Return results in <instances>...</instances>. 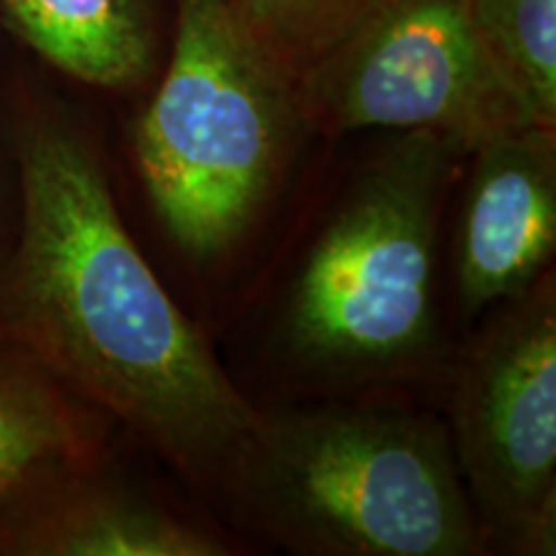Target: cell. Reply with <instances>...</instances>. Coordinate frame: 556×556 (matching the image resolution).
<instances>
[{
  "instance_id": "52a82bcc",
  "label": "cell",
  "mask_w": 556,
  "mask_h": 556,
  "mask_svg": "<svg viewBox=\"0 0 556 556\" xmlns=\"http://www.w3.org/2000/svg\"><path fill=\"white\" fill-rule=\"evenodd\" d=\"M458 229V291L469 312L531 289L556 248L554 129L520 124L475 150Z\"/></svg>"
},
{
  "instance_id": "3957f363",
  "label": "cell",
  "mask_w": 556,
  "mask_h": 556,
  "mask_svg": "<svg viewBox=\"0 0 556 556\" xmlns=\"http://www.w3.org/2000/svg\"><path fill=\"white\" fill-rule=\"evenodd\" d=\"M168 65L135 129L137 163L170 238L199 261L248 232L299 109L294 78L232 0H173Z\"/></svg>"
},
{
  "instance_id": "30bf717a",
  "label": "cell",
  "mask_w": 556,
  "mask_h": 556,
  "mask_svg": "<svg viewBox=\"0 0 556 556\" xmlns=\"http://www.w3.org/2000/svg\"><path fill=\"white\" fill-rule=\"evenodd\" d=\"M50 377L41 366H0V507L54 484L90 451L80 415Z\"/></svg>"
},
{
  "instance_id": "6da1fadb",
  "label": "cell",
  "mask_w": 556,
  "mask_h": 556,
  "mask_svg": "<svg viewBox=\"0 0 556 556\" xmlns=\"http://www.w3.org/2000/svg\"><path fill=\"white\" fill-rule=\"evenodd\" d=\"M18 242L5 330L41 368L137 430L193 479H229L263 417L139 253L88 137L31 109L13 137Z\"/></svg>"
},
{
  "instance_id": "5b68a950",
  "label": "cell",
  "mask_w": 556,
  "mask_h": 556,
  "mask_svg": "<svg viewBox=\"0 0 556 556\" xmlns=\"http://www.w3.org/2000/svg\"><path fill=\"white\" fill-rule=\"evenodd\" d=\"M312 127L428 129L469 152L495 131L533 124L486 58L471 0H361L294 78Z\"/></svg>"
},
{
  "instance_id": "ba28073f",
  "label": "cell",
  "mask_w": 556,
  "mask_h": 556,
  "mask_svg": "<svg viewBox=\"0 0 556 556\" xmlns=\"http://www.w3.org/2000/svg\"><path fill=\"white\" fill-rule=\"evenodd\" d=\"M163 0H0V16L47 65L103 90L150 80Z\"/></svg>"
},
{
  "instance_id": "9c48e42d",
  "label": "cell",
  "mask_w": 556,
  "mask_h": 556,
  "mask_svg": "<svg viewBox=\"0 0 556 556\" xmlns=\"http://www.w3.org/2000/svg\"><path fill=\"white\" fill-rule=\"evenodd\" d=\"M0 546L29 556H222L219 539L152 500L119 490H58Z\"/></svg>"
},
{
  "instance_id": "8992f818",
  "label": "cell",
  "mask_w": 556,
  "mask_h": 556,
  "mask_svg": "<svg viewBox=\"0 0 556 556\" xmlns=\"http://www.w3.org/2000/svg\"><path fill=\"white\" fill-rule=\"evenodd\" d=\"M456 451L484 523L520 554L556 546V304L526 291L456 389Z\"/></svg>"
},
{
  "instance_id": "7c38bea8",
  "label": "cell",
  "mask_w": 556,
  "mask_h": 556,
  "mask_svg": "<svg viewBox=\"0 0 556 556\" xmlns=\"http://www.w3.org/2000/svg\"><path fill=\"white\" fill-rule=\"evenodd\" d=\"M361 0H232L255 39L291 78L328 45Z\"/></svg>"
},
{
  "instance_id": "7a4b0ae2",
  "label": "cell",
  "mask_w": 556,
  "mask_h": 556,
  "mask_svg": "<svg viewBox=\"0 0 556 556\" xmlns=\"http://www.w3.org/2000/svg\"><path fill=\"white\" fill-rule=\"evenodd\" d=\"M250 518L323 556H469L482 546L448 430L430 417L328 409L261 420L232 475Z\"/></svg>"
},
{
  "instance_id": "277c9868",
  "label": "cell",
  "mask_w": 556,
  "mask_h": 556,
  "mask_svg": "<svg viewBox=\"0 0 556 556\" xmlns=\"http://www.w3.org/2000/svg\"><path fill=\"white\" fill-rule=\"evenodd\" d=\"M462 142L400 131L307 255L289 338L309 364L377 371L417 356L433 328L435 232Z\"/></svg>"
},
{
  "instance_id": "8fae6325",
  "label": "cell",
  "mask_w": 556,
  "mask_h": 556,
  "mask_svg": "<svg viewBox=\"0 0 556 556\" xmlns=\"http://www.w3.org/2000/svg\"><path fill=\"white\" fill-rule=\"evenodd\" d=\"M486 58L533 124H556V0H471Z\"/></svg>"
}]
</instances>
